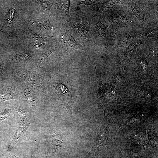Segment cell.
<instances>
[{"label":"cell","mask_w":158,"mask_h":158,"mask_svg":"<svg viewBox=\"0 0 158 158\" xmlns=\"http://www.w3.org/2000/svg\"><path fill=\"white\" fill-rule=\"evenodd\" d=\"M103 120L93 131L94 140L91 150L85 158H97L98 155L106 145L109 137L111 126L114 119L105 113Z\"/></svg>","instance_id":"6da1fadb"},{"label":"cell","mask_w":158,"mask_h":158,"mask_svg":"<svg viewBox=\"0 0 158 158\" xmlns=\"http://www.w3.org/2000/svg\"><path fill=\"white\" fill-rule=\"evenodd\" d=\"M58 39L61 45L64 56L69 55L71 52L75 50L86 51L85 48L75 40L68 29L62 28L60 30Z\"/></svg>","instance_id":"7a4b0ae2"},{"label":"cell","mask_w":158,"mask_h":158,"mask_svg":"<svg viewBox=\"0 0 158 158\" xmlns=\"http://www.w3.org/2000/svg\"><path fill=\"white\" fill-rule=\"evenodd\" d=\"M15 73L31 88L41 91L43 88V80L39 71L35 69H20L17 70Z\"/></svg>","instance_id":"3957f363"},{"label":"cell","mask_w":158,"mask_h":158,"mask_svg":"<svg viewBox=\"0 0 158 158\" xmlns=\"http://www.w3.org/2000/svg\"><path fill=\"white\" fill-rule=\"evenodd\" d=\"M70 0H58L56 1V15L58 18L63 22L68 23L71 18L69 13Z\"/></svg>","instance_id":"277c9868"},{"label":"cell","mask_w":158,"mask_h":158,"mask_svg":"<svg viewBox=\"0 0 158 158\" xmlns=\"http://www.w3.org/2000/svg\"><path fill=\"white\" fill-rule=\"evenodd\" d=\"M73 23V29L79 34L82 40H89L90 36L87 21L81 18H78Z\"/></svg>","instance_id":"5b68a950"},{"label":"cell","mask_w":158,"mask_h":158,"mask_svg":"<svg viewBox=\"0 0 158 158\" xmlns=\"http://www.w3.org/2000/svg\"><path fill=\"white\" fill-rule=\"evenodd\" d=\"M30 125L29 122H23L21 121L15 134L14 137L8 148V151H10L19 140L25 135L26 131Z\"/></svg>","instance_id":"8992f818"},{"label":"cell","mask_w":158,"mask_h":158,"mask_svg":"<svg viewBox=\"0 0 158 158\" xmlns=\"http://www.w3.org/2000/svg\"><path fill=\"white\" fill-rule=\"evenodd\" d=\"M22 93L23 98L30 107L33 108L37 104V98L34 91L29 86H23Z\"/></svg>","instance_id":"52a82bcc"},{"label":"cell","mask_w":158,"mask_h":158,"mask_svg":"<svg viewBox=\"0 0 158 158\" xmlns=\"http://www.w3.org/2000/svg\"><path fill=\"white\" fill-rule=\"evenodd\" d=\"M17 99L18 96L15 89L13 86H7L0 90V102Z\"/></svg>","instance_id":"ba28073f"},{"label":"cell","mask_w":158,"mask_h":158,"mask_svg":"<svg viewBox=\"0 0 158 158\" xmlns=\"http://www.w3.org/2000/svg\"><path fill=\"white\" fill-rule=\"evenodd\" d=\"M55 1L36 0L34 1L44 11L49 13L53 9L54 2Z\"/></svg>","instance_id":"9c48e42d"},{"label":"cell","mask_w":158,"mask_h":158,"mask_svg":"<svg viewBox=\"0 0 158 158\" xmlns=\"http://www.w3.org/2000/svg\"><path fill=\"white\" fill-rule=\"evenodd\" d=\"M32 58V55L28 52H22L19 53L14 56L12 59L19 63H25L31 60Z\"/></svg>","instance_id":"30bf717a"},{"label":"cell","mask_w":158,"mask_h":158,"mask_svg":"<svg viewBox=\"0 0 158 158\" xmlns=\"http://www.w3.org/2000/svg\"><path fill=\"white\" fill-rule=\"evenodd\" d=\"M37 26L42 30L45 32H50L54 29V27L51 23L47 20H40L35 22Z\"/></svg>","instance_id":"8fae6325"},{"label":"cell","mask_w":158,"mask_h":158,"mask_svg":"<svg viewBox=\"0 0 158 158\" xmlns=\"http://www.w3.org/2000/svg\"><path fill=\"white\" fill-rule=\"evenodd\" d=\"M15 110L20 116L21 121L23 122H28V119L29 116V113L28 112L20 107H16Z\"/></svg>","instance_id":"7c38bea8"},{"label":"cell","mask_w":158,"mask_h":158,"mask_svg":"<svg viewBox=\"0 0 158 158\" xmlns=\"http://www.w3.org/2000/svg\"><path fill=\"white\" fill-rule=\"evenodd\" d=\"M57 47H55L52 48L43 52L42 54L41 57L38 61V67L41 66L44 63L47 58L50 54L56 50Z\"/></svg>","instance_id":"4fadbf2b"},{"label":"cell","mask_w":158,"mask_h":158,"mask_svg":"<svg viewBox=\"0 0 158 158\" xmlns=\"http://www.w3.org/2000/svg\"><path fill=\"white\" fill-rule=\"evenodd\" d=\"M32 36L34 43L38 46L45 45L47 43L46 40L38 34H34Z\"/></svg>","instance_id":"5bb4252c"},{"label":"cell","mask_w":158,"mask_h":158,"mask_svg":"<svg viewBox=\"0 0 158 158\" xmlns=\"http://www.w3.org/2000/svg\"><path fill=\"white\" fill-rule=\"evenodd\" d=\"M62 139V136L59 134H56L53 137L52 143L54 146L56 148H58L61 147Z\"/></svg>","instance_id":"9a60e30c"},{"label":"cell","mask_w":158,"mask_h":158,"mask_svg":"<svg viewBox=\"0 0 158 158\" xmlns=\"http://www.w3.org/2000/svg\"><path fill=\"white\" fill-rule=\"evenodd\" d=\"M12 113V111L8 108L3 109L0 111V121H2L10 116Z\"/></svg>","instance_id":"2e32d148"},{"label":"cell","mask_w":158,"mask_h":158,"mask_svg":"<svg viewBox=\"0 0 158 158\" xmlns=\"http://www.w3.org/2000/svg\"><path fill=\"white\" fill-rule=\"evenodd\" d=\"M15 11L13 8L10 9L8 11L6 16V18L9 24H11L13 21Z\"/></svg>","instance_id":"e0dca14e"},{"label":"cell","mask_w":158,"mask_h":158,"mask_svg":"<svg viewBox=\"0 0 158 158\" xmlns=\"http://www.w3.org/2000/svg\"><path fill=\"white\" fill-rule=\"evenodd\" d=\"M3 71V68L0 61V76L2 75Z\"/></svg>","instance_id":"ac0fdd59"}]
</instances>
